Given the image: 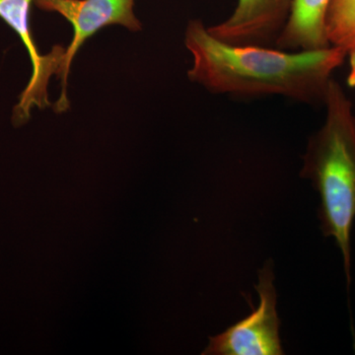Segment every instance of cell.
<instances>
[{"instance_id": "1", "label": "cell", "mask_w": 355, "mask_h": 355, "mask_svg": "<svg viewBox=\"0 0 355 355\" xmlns=\"http://www.w3.org/2000/svg\"><path fill=\"white\" fill-rule=\"evenodd\" d=\"M184 44L193 58L189 78L214 94L277 95L309 105H324L331 76L347 55L335 46L291 51L227 44L212 36L198 19L189 23Z\"/></svg>"}, {"instance_id": "2", "label": "cell", "mask_w": 355, "mask_h": 355, "mask_svg": "<svg viewBox=\"0 0 355 355\" xmlns=\"http://www.w3.org/2000/svg\"><path fill=\"white\" fill-rule=\"evenodd\" d=\"M324 105L326 119L308 140L300 176L310 180L319 193L322 233L333 238L340 249L349 287L355 220V114L347 93L334 78Z\"/></svg>"}, {"instance_id": "3", "label": "cell", "mask_w": 355, "mask_h": 355, "mask_svg": "<svg viewBox=\"0 0 355 355\" xmlns=\"http://www.w3.org/2000/svg\"><path fill=\"white\" fill-rule=\"evenodd\" d=\"M135 0H34L41 10L55 12L73 28V38L65 51L64 64L58 76L62 81V95L55 103L58 113L69 109L67 86L72 60L81 46L103 28L121 25L132 32L140 31L141 23L135 16Z\"/></svg>"}, {"instance_id": "4", "label": "cell", "mask_w": 355, "mask_h": 355, "mask_svg": "<svg viewBox=\"0 0 355 355\" xmlns=\"http://www.w3.org/2000/svg\"><path fill=\"white\" fill-rule=\"evenodd\" d=\"M272 261L259 272L256 291L260 297L258 308L220 335L209 336L202 355H284L279 338L277 294L273 286Z\"/></svg>"}, {"instance_id": "5", "label": "cell", "mask_w": 355, "mask_h": 355, "mask_svg": "<svg viewBox=\"0 0 355 355\" xmlns=\"http://www.w3.org/2000/svg\"><path fill=\"white\" fill-rule=\"evenodd\" d=\"M33 2L34 0H0V18L20 37L29 53L33 67L31 79L14 108L12 121L15 125L28 121L34 107L43 109L50 106L49 81L53 74L60 73L67 51V48L57 44L48 55L39 53L30 26Z\"/></svg>"}, {"instance_id": "6", "label": "cell", "mask_w": 355, "mask_h": 355, "mask_svg": "<svg viewBox=\"0 0 355 355\" xmlns=\"http://www.w3.org/2000/svg\"><path fill=\"white\" fill-rule=\"evenodd\" d=\"M291 4L292 0H238L228 19L207 30L227 44L268 46L284 29Z\"/></svg>"}, {"instance_id": "7", "label": "cell", "mask_w": 355, "mask_h": 355, "mask_svg": "<svg viewBox=\"0 0 355 355\" xmlns=\"http://www.w3.org/2000/svg\"><path fill=\"white\" fill-rule=\"evenodd\" d=\"M331 0H292L291 13L275 41L280 50L297 51L328 48L326 15Z\"/></svg>"}, {"instance_id": "8", "label": "cell", "mask_w": 355, "mask_h": 355, "mask_svg": "<svg viewBox=\"0 0 355 355\" xmlns=\"http://www.w3.org/2000/svg\"><path fill=\"white\" fill-rule=\"evenodd\" d=\"M324 26L331 46L349 51L355 44V0H331Z\"/></svg>"}, {"instance_id": "9", "label": "cell", "mask_w": 355, "mask_h": 355, "mask_svg": "<svg viewBox=\"0 0 355 355\" xmlns=\"http://www.w3.org/2000/svg\"><path fill=\"white\" fill-rule=\"evenodd\" d=\"M347 55L349 57L350 70L349 77H347V84L349 87H355V44L347 51Z\"/></svg>"}]
</instances>
